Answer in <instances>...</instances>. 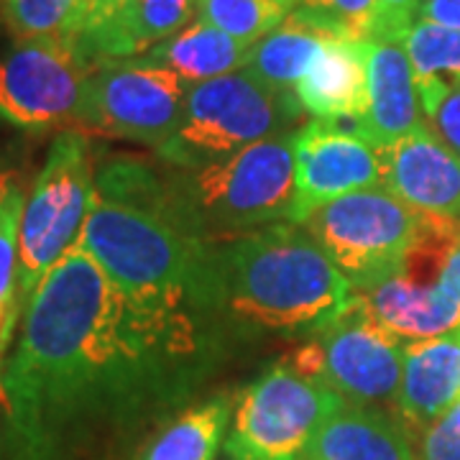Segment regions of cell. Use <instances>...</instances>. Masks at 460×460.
Here are the masks:
<instances>
[{
	"instance_id": "19",
	"label": "cell",
	"mask_w": 460,
	"mask_h": 460,
	"mask_svg": "<svg viewBox=\"0 0 460 460\" xmlns=\"http://www.w3.org/2000/svg\"><path fill=\"white\" fill-rule=\"evenodd\" d=\"M302 460H414L407 428L392 411L343 404Z\"/></svg>"
},
{
	"instance_id": "20",
	"label": "cell",
	"mask_w": 460,
	"mask_h": 460,
	"mask_svg": "<svg viewBox=\"0 0 460 460\" xmlns=\"http://www.w3.org/2000/svg\"><path fill=\"white\" fill-rule=\"evenodd\" d=\"M330 39L343 36H338L320 18L296 5L279 29H274L251 47L246 72L274 90L295 93L296 83L305 77L317 51Z\"/></svg>"
},
{
	"instance_id": "13",
	"label": "cell",
	"mask_w": 460,
	"mask_h": 460,
	"mask_svg": "<svg viewBox=\"0 0 460 460\" xmlns=\"http://www.w3.org/2000/svg\"><path fill=\"white\" fill-rule=\"evenodd\" d=\"M386 190L432 220L460 223V156L428 123L384 146Z\"/></svg>"
},
{
	"instance_id": "35",
	"label": "cell",
	"mask_w": 460,
	"mask_h": 460,
	"mask_svg": "<svg viewBox=\"0 0 460 460\" xmlns=\"http://www.w3.org/2000/svg\"><path fill=\"white\" fill-rule=\"evenodd\" d=\"M75 5H77V13H80V33H83L84 26L90 23V18L95 13V8H98V0H75Z\"/></svg>"
},
{
	"instance_id": "23",
	"label": "cell",
	"mask_w": 460,
	"mask_h": 460,
	"mask_svg": "<svg viewBox=\"0 0 460 460\" xmlns=\"http://www.w3.org/2000/svg\"><path fill=\"white\" fill-rule=\"evenodd\" d=\"M402 44L410 57L422 113L428 115L447 90L460 84V31L417 21Z\"/></svg>"
},
{
	"instance_id": "34",
	"label": "cell",
	"mask_w": 460,
	"mask_h": 460,
	"mask_svg": "<svg viewBox=\"0 0 460 460\" xmlns=\"http://www.w3.org/2000/svg\"><path fill=\"white\" fill-rule=\"evenodd\" d=\"M21 187V177L13 169H0V210L8 202V198Z\"/></svg>"
},
{
	"instance_id": "1",
	"label": "cell",
	"mask_w": 460,
	"mask_h": 460,
	"mask_svg": "<svg viewBox=\"0 0 460 460\" xmlns=\"http://www.w3.org/2000/svg\"><path fill=\"white\" fill-rule=\"evenodd\" d=\"M215 350L217 330L141 310L77 243L0 371L11 460H108L192 396Z\"/></svg>"
},
{
	"instance_id": "28",
	"label": "cell",
	"mask_w": 460,
	"mask_h": 460,
	"mask_svg": "<svg viewBox=\"0 0 460 460\" xmlns=\"http://www.w3.org/2000/svg\"><path fill=\"white\" fill-rule=\"evenodd\" d=\"M414 460H460V432L447 420L410 432Z\"/></svg>"
},
{
	"instance_id": "14",
	"label": "cell",
	"mask_w": 460,
	"mask_h": 460,
	"mask_svg": "<svg viewBox=\"0 0 460 460\" xmlns=\"http://www.w3.org/2000/svg\"><path fill=\"white\" fill-rule=\"evenodd\" d=\"M195 13L198 0H98L77 41L95 65L136 59L190 26Z\"/></svg>"
},
{
	"instance_id": "7",
	"label": "cell",
	"mask_w": 460,
	"mask_h": 460,
	"mask_svg": "<svg viewBox=\"0 0 460 460\" xmlns=\"http://www.w3.org/2000/svg\"><path fill=\"white\" fill-rule=\"evenodd\" d=\"M95 205V172L80 131L59 133L26 198L18 230V292L23 307L83 238Z\"/></svg>"
},
{
	"instance_id": "26",
	"label": "cell",
	"mask_w": 460,
	"mask_h": 460,
	"mask_svg": "<svg viewBox=\"0 0 460 460\" xmlns=\"http://www.w3.org/2000/svg\"><path fill=\"white\" fill-rule=\"evenodd\" d=\"M299 8L310 11L343 39L371 41L376 36L378 0H302Z\"/></svg>"
},
{
	"instance_id": "8",
	"label": "cell",
	"mask_w": 460,
	"mask_h": 460,
	"mask_svg": "<svg viewBox=\"0 0 460 460\" xmlns=\"http://www.w3.org/2000/svg\"><path fill=\"white\" fill-rule=\"evenodd\" d=\"M343 404L325 384L277 363L235 399L226 453L230 460H302Z\"/></svg>"
},
{
	"instance_id": "18",
	"label": "cell",
	"mask_w": 460,
	"mask_h": 460,
	"mask_svg": "<svg viewBox=\"0 0 460 460\" xmlns=\"http://www.w3.org/2000/svg\"><path fill=\"white\" fill-rule=\"evenodd\" d=\"M295 93L302 111L313 118L361 120L366 111V41H325Z\"/></svg>"
},
{
	"instance_id": "37",
	"label": "cell",
	"mask_w": 460,
	"mask_h": 460,
	"mask_svg": "<svg viewBox=\"0 0 460 460\" xmlns=\"http://www.w3.org/2000/svg\"><path fill=\"white\" fill-rule=\"evenodd\" d=\"M281 5H287V8H289V11H295L296 5H299V3H302V0H279Z\"/></svg>"
},
{
	"instance_id": "24",
	"label": "cell",
	"mask_w": 460,
	"mask_h": 460,
	"mask_svg": "<svg viewBox=\"0 0 460 460\" xmlns=\"http://www.w3.org/2000/svg\"><path fill=\"white\" fill-rule=\"evenodd\" d=\"M289 13L292 11L279 0H198L195 18L253 47L279 29Z\"/></svg>"
},
{
	"instance_id": "22",
	"label": "cell",
	"mask_w": 460,
	"mask_h": 460,
	"mask_svg": "<svg viewBox=\"0 0 460 460\" xmlns=\"http://www.w3.org/2000/svg\"><path fill=\"white\" fill-rule=\"evenodd\" d=\"M235 399L217 394L177 414L159 429L136 460H215L228 438Z\"/></svg>"
},
{
	"instance_id": "9",
	"label": "cell",
	"mask_w": 460,
	"mask_h": 460,
	"mask_svg": "<svg viewBox=\"0 0 460 460\" xmlns=\"http://www.w3.org/2000/svg\"><path fill=\"white\" fill-rule=\"evenodd\" d=\"M404 345L378 325L356 295L338 320L310 335V343L296 350L289 366L325 384L345 404L384 410L396 407Z\"/></svg>"
},
{
	"instance_id": "17",
	"label": "cell",
	"mask_w": 460,
	"mask_h": 460,
	"mask_svg": "<svg viewBox=\"0 0 460 460\" xmlns=\"http://www.w3.org/2000/svg\"><path fill=\"white\" fill-rule=\"evenodd\" d=\"M384 330L404 343L428 341L460 330V299L445 287L396 274L368 292H356Z\"/></svg>"
},
{
	"instance_id": "30",
	"label": "cell",
	"mask_w": 460,
	"mask_h": 460,
	"mask_svg": "<svg viewBox=\"0 0 460 460\" xmlns=\"http://www.w3.org/2000/svg\"><path fill=\"white\" fill-rule=\"evenodd\" d=\"M425 120L445 146L460 156V84L438 100V105L425 115Z\"/></svg>"
},
{
	"instance_id": "16",
	"label": "cell",
	"mask_w": 460,
	"mask_h": 460,
	"mask_svg": "<svg viewBox=\"0 0 460 460\" xmlns=\"http://www.w3.org/2000/svg\"><path fill=\"white\" fill-rule=\"evenodd\" d=\"M460 402V330L404 345L394 417L407 432L443 420Z\"/></svg>"
},
{
	"instance_id": "2",
	"label": "cell",
	"mask_w": 460,
	"mask_h": 460,
	"mask_svg": "<svg viewBox=\"0 0 460 460\" xmlns=\"http://www.w3.org/2000/svg\"><path fill=\"white\" fill-rule=\"evenodd\" d=\"M223 320L248 335H314L350 307L353 287L299 223L215 243Z\"/></svg>"
},
{
	"instance_id": "27",
	"label": "cell",
	"mask_w": 460,
	"mask_h": 460,
	"mask_svg": "<svg viewBox=\"0 0 460 460\" xmlns=\"http://www.w3.org/2000/svg\"><path fill=\"white\" fill-rule=\"evenodd\" d=\"M23 205H26L23 187H18L0 210V302L11 296H21L18 292V230H21Z\"/></svg>"
},
{
	"instance_id": "33",
	"label": "cell",
	"mask_w": 460,
	"mask_h": 460,
	"mask_svg": "<svg viewBox=\"0 0 460 460\" xmlns=\"http://www.w3.org/2000/svg\"><path fill=\"white\" fill-rule=\"evenodd\" d=\"M21 310H26L23 302H21V296H11V299L0 302V356L5 353V348H8L11 338H13V330L18 325Z\"/></svg>"
},
{
	"instance_id": "21",
	"label": "cell",
	"mask_w": 460,
	"mask_h": 460,
	"mask_svg": "<svg viewBox=\"0 0 460 460\" xmlns=\"http://www.w3.org/2000/svg\"><path fill=\"white\" fill-rule=\"evenodd\" d=\"M248 54H251L248 44L195 18L190 26L169 36L141 59L164 66L184 83L198 84L246 69Z\"/></svg>"
},
{
	"instance_id": "5",
	"label": "cell",
	"mask_w": 460,
	"mask_h": 460,
	"mask_svg": "<svg viewBox=\"0 0 460 460\" xmlns=\"http://www.w3.org/2000/svg\"><path fill=\"white\" fill-rule=\"evenodd\" d=\"M325 251L353 292H368L396 274L432 238L458 233L460 223L432 220L411 210L386 187L338 198L299 223Z\"/></svg>"
},
{
	"instance_id": "36",
	"label": "cell",
	"mask_w": 460,
	"mask_h": 460,
	"mask_svg": "<svg viewBox=\"0 0 460 460\" xmlns=\"http://www.w3.org/2000/svg\"><path fill=\"white\" fill-rule=\"evenodd\" d=\"M5 447V402H3V389H0V450Z\"/></svg>"
},
{
	"instance_id": "6",
	"label": "cell",
	"mask_w": 460,
	"mask_h": 460,
	"mask_svg": "<svg viewBox=\"0 0 460 460\" xmlns=\"http://www.w3.org/2000/svg\"><path fill=\"white\" fill-rule=\"evenodd\" d=\"M299 113L296 93L274 90L241 69L192 84L180 128L156 154L177 172H195L263 138L289 133Z\"/></svg>"
},
{
	"instance_id": "11",
	"label": "cell",
	"mask_w": 460,
	"mask_h": 460,
	"mask_svg": "<svg viewBox=\"0 0 460 460\" xmlns=\"http://www.w3.org/2000/svg\"><path fill=\"white\" fill-rule=\"evenodd\" d=\"M190 87L141 57L100 62L87 87L83 126L159 148L180 128Z\"/></svg>"
},
{
	"instance_id": "32",
	"label": "cell",
	"mask_w": 460,
	"mask_h": 460,
	"mask_svg": "<svg viewBox=\"0 0 460 460\" xmlns=\"http://www.w3.org/2000/svg\"><path fill=\"white\" fill-rule=\"evenodd\" d=\"M438 284L460 299V238L445 251L443 263H440V274H438Z\"/></svg>"
},
{
	"instance_id": "29",
	"label": "cell",
	"mask_w": 460,
	"mask_h": 460,
	"mask_svg": "<svg viewBox=\"0 0 460 460\" xmlns=\"http://www.w3.org/2000/svg\"><path fill=\"white\" fill-rule=\"evenodd\" d=\"M422 0H378L376 36L374 39H404L420 21Z\"/></svg>"
},
{
	"instance_id": "31",
	"label": "cell",
	"mask_w": 460,
	"mask_h": 460,
	"mask_svg": "<svg viewBox=\"0 0 460 460\" xmlns=\"http://www.w3.org/2000/svg\"><path fill=\"white\" fill-rule=\"evenodd\" d=\"M420 21L460 31V0H422Z\"/></svg>"
},
{
	"instance_id": "15",
	"label": "cell",
	"mask_w": 460,
	"mask_h": 460,
	"mask_svg": "<svg viewBox=\"0 0 460 460\" xmlns=\"http://www.w3.org/2000/svg\"><path fill=\"white\" fill-rule=\"evenodd\" d=\"M422 102L407 49L399 39L366 41V111L358 126L378 144L389 146L425 126Z\"/></svg>"
},
{
	"instance_id": "4",
	"label": "cell",
	"mask_w": 460,
	"mask_h": 460,
	"mask_svg": "<svg viewBox=\"0 0 460 460\" xmlns=\"http://www.w3.org/2000/svg\"><path fill=\"white\" fill-rule=\"evenodd\" d=\"M295 133L263 138L223 162L177 172L169 187L184 226L220 243L274 223H292L296 198Z\"/></svg>"
},
{
	"instance_id": "12",
	"label": "cell",
	"mask_w": 460,
	"mask_h": 460,
	"mask_svg": "<svg viewBox=\"0 0 460 460\" xmlns=\"http://www.w3.org/2000/svg\"><path fill=\"white\" fill-rule=\"evenodd\" d=\"M296 198L292 223H305L332 199L386 187L384 146L374 144L358 120L314 118L295 133Z\"/></svg>"
},
{
	"instance_id": "10",
	"label": "cell",
	"mask_w": 460,
	"mask_h": 460,
	"mask_svg": "<svg viewBox=\"0 0 460 460\" xmlns=\"http://www.w3.org/2000/svg\"><path fill=\"white\" fill-rule=\"evenodd\" d=\"M95 66L77 39H18L0 59V118L21 131L83 126Z\"/></svg>"
},
{
	"instance_id": "25",
	"label": "cell",
	"mask_w": 460,
	"mask_h": 460,
	"mask_svg": "<svg viewBox=\"0 0 460 460\" xmlns=\"http://www.w3.org/2000/svg\"><path fill=\"white\" fill-rule=\"evenodd\" d=\"M3 16L18 39L80 36V13L75 0H0Z\"/></svg>"
},
{
	"instance_id": "3",
	"label": "cell",
	"mask_w": 460,
	"mask_h": 460,
	"mask_svg": "<svg viewBox=\"0 0 460 460\" xmlns=\"http://www.w3.org/2000/svg\"><path fill=\"white\" fill-rule=\"evenodd\" d=\"M80 246L141 310L217 330L223 299L215 243L162 215L95 195Z\"/></svg>"
}]
</instances>
